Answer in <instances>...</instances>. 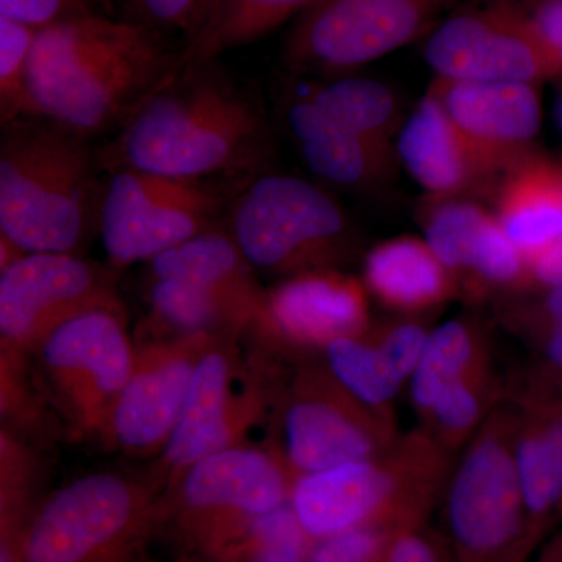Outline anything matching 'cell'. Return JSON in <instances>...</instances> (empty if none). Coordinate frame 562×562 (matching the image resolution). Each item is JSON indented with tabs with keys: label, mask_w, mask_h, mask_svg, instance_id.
Listing matches in <instances>:
<instances>
[{
	"label": "cell",
	"mask_w": 562,
	"mask_h": 562,
	"mask_svg": "<svg viewBox=\"0 0 562 562\" xmlns=\"http://www.w3.org/2000/svg\"><path fill=\"white\" fill-rule=\"evenodd\" d=\"M272 149L271 121L257 92L220 60H179L99 154L105 171L206 180L260 171Z\"/></svg>",
	"instance_id": "obj_1"
},
{
	"label": "cell",
	"mask_w": 562,
	"mask_h": 562,
	"mask_svg": "<svg viewBox=\"0 0 562 562\" xmlns=\"http://www.w3.org/2000/svg\"><path fill=\"white\" fill-rule=\"evenodd\" d=\"M180 52L162 33L103 13L41 29L29 69L33 116L91 139L116 135L176 70Z\"/></svg>",
	"instance_id": "obj_2"
},
{
	"label": "cell",
	"mask_w": 562,
	"mask_h": 562,
	"mask_svg": "<svg viewBox=\"0 0 562 562\" xmlns=\"http://www.w3.org/2000/svg\"><path fill=\"white\" fill-rule=\"evenodd\" d=\"M0 133V233L27 254H76L101 227L105 172L91 138L49 117Z\"/></svg>",
	"instance_id": "obj_3"
},
{
	"label": "cell",
	"mask_w": 562,
	"mask_h": 562,
	"mask_svg": "<svg viewBox=\"0 0 562 562\" xmlns=\"http://www.w3.org/2000/svg\"><path fill=\"white\" fill-rule=\"evenodd\" d=\"M166 520L160 482L90 473L41 501L24 562H147Z\"/></svg>",
	"instance_id": "obj_4"
},
{
	"label": "cell",
	"mask_w": 562,
	"mask_h": 562,
	"mask_svg": "<svg viewBox=\"0 0 562 562\" xmlns=\"http://www.w3.org/2000/svg\"><path fill=\"white\" fill-rule=\"evenodd\" d=\"M228 213V232L255 272L288 279L336 269L350 251L346 213L330 194L301 177H254Z\"/></svg>",
	"instance_id": "obj_5"
},
{
	"label": "cell",
	"mask_w": 562,
	"mask_h": 562,
	"mask_svg": "<svg viewBox=\"0 0 562 562\" xmlns=\"http://www.w3.org/2000/svg\"><path fill=\"white\" fill-rule=\"evenodd\" d=\"M135 353L122 310L81 314L41 344L36 380L72 438L106 441Z\"/></svg>",
	"instance_id": "obj_6"
},
{
	"label": "cell",
	"mask_w": 562,
	"mask_h": 562,
	"mask_svg": "<svg viewBox=\"0 0 562 562\" xmlns=\"http://www.w3.org/2000/svg\"><path fill=\"white\" fill-rule=\"evenodd\" d=\"M294 482L281 454L231 447L194 462L166 491V525L198 557L225 532L290 503Z\"/></svg>",
	"instance_id": "obj_7"
},
{
	"label": "cell",
	"mask_w": 562,
	"mask_h": 562,
	"mask_svg": "<svg viewBox=\"0 0 562 562\" xmlns=\"http://www.w3.org/2000/svg\"><path fill=\"white\" fill-rule=\"evenodd\" d=\"M105 173L99 236L114 268L154 260L220 224L224 198L206 180L132 168Z\"/></svg>",
	"instance_id": "obj_8"
},
{
	"label": "cell",
	"mask_w": 562,
	"mask_h": 562,
	"mask_svg": "<svg viewBox=\"0 0 562 562\" xmlns=\"http://www.w3.org/2000/svg\"><path fill=\"white\" fill-rule=\"evenodd\" d=\"M457 0H317L283 47L292 74L344 77L430 31Z\"/></svg>",
	"instance_id": "obj_9"
},
{
	"label": "cell",
	"mask_w": 562,
	"mask_h": 562,
	"mask_svg": "<svg viewBox=\"0 0 562 562\" xmlns=\"http://www.w3.org/2000/svg\"><path fill=\"white\" fill-rule=\"evenodd\" d=\"M446 514L457 562H527L535 550L513 447L497 432L482 436L465 454Z\"/></svg>",
	"instance_id": "obj_10"
},
{
	"label": "cell",
	"mask_w": 562,
	"mask_h": 562,
	"mask_svg": "<svg viewBox=\"0 0 562 562\" xmlns=\"http://www.w3.org/2000/svg\"><path fill=\"white\" fill-rule=\"evenodd\" d=\"M94 310H122L102 266L76 254H27L0 272V349L33 358L41 344Z\"/></svg>",
	"instance_id": "obj_11"
},
{
	"label": "cell",
	"mask_w": 562,
	"mask_h": 562,
	"mask_svg": "<svg viewBox=\"0 0 562 562\" xmlns=\"http://www.w3.org/2000/svg\"><path fill=\"white\" fill-rule=\"evenodd\" d=\"M239 336H217L203 353L187 401L160 453L158 482L168 491L194 462L243 446L262 413L261 397L236 353Z\"/></svg>",
	"instance_id": "obj_12"
},
{
	"label": "cell",
	"mask_w": 562,
	"mask_h": 562,
	"mask_svg": "<svg viewBox=\"0 0 562 562\" xmlns=\"http://www.w3.org/2000/svg\"><path fill=\"white\" fill-rule=\"evenodd\" d=\"M425 58L450 80L536 85L561 76L531 14L513 3L454 14L431 33Z\"/></svg>",
	"instance_id": "obj_13"
},
{
	"label": "cell",
	"mask_w": 562,
	"mask_h": 562,
	"mask_svg": "<svg viewBox=\"0 0 562 562\" xmlns=\"http://www.w3.org/2000/svg\"><path fill=\"white\" fill-rule=\"evenodd\" d=\"M217 336L224 335L202 333L139 342L106 442L136 457L160 454L179 420L199 361Z\"/></svg>",
	"instance_id": "obj_14"
},
{
	"label": "cell",
	"mask_w": 562,
	"mask_h": 562,
	"mask_svg": "<svg viewBox=\"0 0 562 562\" xmlns=\"http://www.w3.org/2000/svg\"><path fill=\"white\" fill-rule=\"evenodd\" d=\"M430 91L487 179L506 173L528 155L541 127V101L535 83L524 81H462L436 77Z\"/></svg>",
	"instance_id": "obj_15"
},
{
	"label": "cell",
	"mask_w": 562,
	"mask_h": 562,
	"mask_svg": "<svg viewBox=\"0 0 562 562\" xmlns=\"http://www.w3.org/2000/svg\"><path fill=\"white\" fill-rule=\"evenodd\" d=\"M291 505L316 541L383 519L422 524L427 512L424 495L403 490L398 480L373 460L297 476Z\"/></svg>",
	"instance_id": "obj_16"
},
{
	"label": "cell",
	"mask_w": 562,
	"mask_h": 562,
	"mask_svg": "<svg viewBox=\"0 0 562 562\" xmlns=\"http://www.w3.org/2000/svg\"><path fill=\"white\" fill-rule=\"evenodd\" d=\"M283 457L295 479L351 461L372 460L376 450L360 402L322 373L295 384L283 414Z\"/></svg>",
	"instance_id": "obj_17"
},
{
	"label": "cell",
	"mask_w": 562,
	"mask_h": 562,
	"mask_svg": "<svg viewBox=\"0 0 562 562\" xmlns=\"http://www.w3.org/2000/svg\"><path fill=\"white\" fill-rule=\"evenodd\" d=\"M368 297L360 281L336 269L288 277L266 290L250 330L292 346L327 347L368 327Z\"/></svg>",
	"instance_id": "obj_18"
},
{
	"label": "cell",
	"mask_w": 562,
	"mask_h": 562,
	"mask_svg": "<svg viewBox=\"0 0 562 562\" xmlns=\"http://www.w3.org/2000/svg\"><path fill=\"white\" fill-rule=\"evenodd\" d=\"M397 151L403 165L430 198H460L490 180L431 91L402 125Z\"/></svg>",
	"instance_id": "obj_19"
},
{
	"label": "cell",
	"mask_w": 562,
	"mask_h": 562,
	"mask_svg": "<svg viewBox=\"0 0 562 562\" xmlns=\"http://www.w3.org/2000/svg\"><path fill=\"white\" fill-rule=\"evenodd\" d=\"M286 127L306 166L333 184L360 190L379 183L390 172V147L347 131L306 94L288 101Z\"/></svg>",
	"instance_id": "obj_20"
},
{
	"label": "cell",
	"mask_w": 562,
	"mask_h": 562,
	"mask_svg": "<svg viewBox=\"0 0 562 562\" xmlns=\"http://www.w3.org/2000/svg\"><path fill=\"white\" fill-rule=\"evenodd\" d=\"M498 222L528 266L562 243V168L528 155L505 173Z\"/></svg>",
	"instance_id": "obj_21"
},
{
	"label": "cell",
	"mask_w": 562,
	"mask_h": 562,
	"mask_svg": "<svg viewBox=\"0 0 562 562\" xmlns=\"http://www.w3.org/2000/svg\"><path fill=\"white\" fill-rule=\"evenodd\" d=\"M364 281L380 302L405 313L435 308L454 288L452 276L428 244L412 236L373 247L366 257Z\"/></svg>",
	"instance_id": "obj_22"
},
{
	"label": "cell",
	"mask_w": 562,
	"mask_h": 562,
	"mask_svg": "<svg viewBox=\"0 0 562 562\" xmlns=\"http://www.w3.org/2000/svg\"><path fill=\"white\" fill-rule=\"evenodd\" d=\"M151 280H172L241 299L261 308L266 290L227 227L210 228L149 261ZM260 313V312H258Z\"/></svg>",
	"instance_id": "obj_23"
},
{
	"label": "cell",
	"mask_w": 562,
	"mask_h": 562,
	"mask_svg": "<svg viewBox=\"0 0 562 562\" xmlns=\"http://www.w3.org/2000/svg\"><path fill=\"white\" fill-rule=\"evenodd\" d=\"M149 339L190 335L241 336L260 310L241 299L172 280H151Z\"/></svg>",
	"instance_id": "obj_24"
},
{
	"label": "cell",
	"mask_w": 562,
	"mask_h": 562,
	"mask_svg": "<svg viewBox=\"0 0 562 562\" xmlns=\"http://www.w3.org/2000/svg\"><path fill=\"white\" fill-rule=\"evenodd\" d=\"M317 0H211L209 10L180 52V61L220 60L225 52L261 40Z\"/></svg>",
	"instance_id": "obj_25"
},
{
	"label": "cell",
	"mask_w": 562,
	"mask_h": 562,
	"mask_svg": "<svg viewBox=\"0 0 562 562\" xmlns=\"http://www.w3.org/2000/svg\"><path fill=\"white\" fill-rule=\"evenodd\" d=\"M314 542L290 502L225 532L198 557L205 562H306Z\"/></svg>",
	"instance_id": "obj_26"
},
{
	"label": "cell",
	"mask_w": 562,
	"mask_h": 562,
	"mask_svg": "<svg viewBox=\"0 0 562 562\" xmlns=\"http://www.w3.org/2000/svg\"><path fill=\"white\" fill-rule=\"evenodd\" d=\"M333 121L376 146L391 147L402 114L394 92L380 81L338 77L306 92Z\"/></svg>",
	"instance_id": "obj_27"
},
{
	"label": "cell",
	"mask_w": 562,
	"mask_h": 562,
	"mask_svg": "<svg viewBox=\"0 0 562 562\" xmlns=\"http://www.w3.org/2000/svg\"><path fill=\"white\" fill-rule=\"evenodd\" d=\"M40 464L20 435L0 428V562H24V542L40 506Z\"/></svg>",
	"instance_id": "obj_28"
},
{
	"label": "cell",
	"mask_w": 562,
	"mask_h": 562,
	"mask_svg": "<svg viewBox=\"0 0 562 562\" xmlns=\"http://www.w3.org/2000/svg\"><path fill=\"white\" fill-rule=\"evenodd\" d=\"M532 549L562 520V479L539 420L525 425L513 446Z\"/></svg>",
	"instance_id": "obj_29"
},
{
	"label": "cell",
	"mask_w": 562,
	"mask_h": 562,
	"mask_svg": "<svg viewBox=\"0 0 562 562\" xmlns=\"http://www.w3.org/2000/svg\"><path fill=\"white\" fill-rule=\"evenodd\" d=\"M490 211L461 198H430L422 209L425 243L452 279L469 280Z\"/></svg>",
	"instance_id": "obj_30"
},
{
	"label": "cell",
	"mask_w": 562,
	"mask_h": 562,
	"mask_svg": "<svg viewBox=\"0 0 562 562\" xmlns=\"http://www.w3.org/2000/svg\"><path fill=\"white\" fill-rule=\"evenodd\" d=\"M473 357L475 339L468 325L450 321L432 330L412 376L414 403L424 412H430L447 386L468 379Z\"/></svg>",
	"instance_id": "obj_31"
},
{
	"label": "cell",
	"mask_w": 562,
	"mask_h": 562,
	"mask_svg": "<svg viewBox=\"0 0 562 562\" xmlns=\"http://www.w3.org/2000/svg\"><path fill=\"white\" fill-rule=\"evenodd\" d=\"M325 355L333 379L362 405L382 406L401 390L403 380L382 350L360 336L336 339L325 347Z\"/></svg>",
	"instance_id": "obj_32"
},
{
	"label": "cell",
	"mask_w": 562,
	"mask_h": 562,
	"mask_svg": "<svg viewBox=\"0 0 562 562\" xmlns=\"http://www.w3.org/2000/svg\"><path fill=\"white\" fill-rule=\"evenodd\" d=\"M32 358L0 349V413L2 427L22 435L44 430L49 414L38 380L32 376Z\"/></svg>",
	"instance_id": "obj_33"
},
{
	"label": "cell",
	"mask_w": 562,
	"mask_h": 562,
	"mask_svg": "<svg viewBox=\"0 0 562 562\" xmlns=\"http://www.w3.org/2000/svg\"><path fill=\"white\" fill-rule=\"evenodd\" d=\"M36 32L0 16V127L33 116L29 69Z\"/></svg>",
	"instance_id": "obj_34"
},
{
	"label": "cell",
	"mask_w": 562,
	"mask_h": 562,
	"mask_svg": "<svg viewBox=\"0 0 562 562\" xmlns=\"http://www.w3.org/2000/svg\"><path fill=\"white\" fill-rule=\"evenodd\" d=\"M420 524L383 519L314 542L306 562H384L394 542Z\"/></svg>",
	"instance_id": "obj_35"
},
{
	"label": "cell",
	"mask_w": 562,
	"mask_h": 562,
	"mask_svg": "<svg viewBox=\"0 0 562 562\" xmlns=\"http://www.w3.org/2000/svg\"><path fill=\"white\" fill-rule=\"evenodd\" d=\"M92 13H102L98 0H0V16L35 31Z\"/></svg>",
	"instance_id": "obj_36"
},
{
	"label": "cell",
	"mask_w": 562,
	"mask_h": 562,
	"mask_svg": "<svg viewBox=\"0 0 562 562\" xmlns=\"http://www.w3.org/2000/svg\"><path fill=\"white\" fill-rule=\"evenodd\" d=\"M202 0H127L131 21L154 31L183 32L190 36L198 21Z\"/></svg>",
	"instance_id": "obj_37"
},
{
	"label": "cell",
	"mask_w": 562,
	"mask_h": 562,
	"mask_svg": "<svg viewBox=\"0 0 562 562\" xmlns=\"http://www.w3.org/2000/svg\"><path fill=\"white\" fill-rule=\"evenodd\" d=\"M432 417L449 432L469 430L482 413V402L468 379L447 386L432 403Z\"/></svg>",
	"instance_id": "obj_38"
},
{
	"label": "cell",
	"mask_w": 562,
	"mask_h": 562,
	"mask_svg": "<svg viewBox=\"0 0 562 562\" xmlns=\"http://www.w3.org/2000/svg\"><path fill=\"white\" fill-rule=\"evenodd\" d=\"M428 335L430 333H427L422 325L405 322V324L394 325L390 330H386L380 342L376 344V347L382 350L384 358L390 361L403 382L406 379H412L414 371H416Z\"/></svg>",
	"instance_id": "obj_39"
},
{
	"label": "cell",
	"mask_w": 562,
	"mask_h": 562,
	"mask_svg": "<svg viewBox=\"0 0 562 562\" xmlns=\"http://www.w3.org/2000/svg\"><path fill=\"white\" fill-rule=\"evenodd\" d=\"M384 562H457L449 542L419 528L405 532L394 542Z\"/></svg>",
	"instance_id": "obj_40"
},
{
	"label": "cell",
	"mask_w": 562,
	"mask_h": 562,
	"mask_svg": "<svg viewBox=\"0 0 562 562\" xmlns=\"http://www.w3.org/2000/svg\"><path fill=\"white\" fill-rule=\"evenodd\" d=\"M531 20L562 74V0H541Z\"/></svg>",
	"instance_id": "obj_41"
},
{
	"label": "cell",
	"mask_w": 562,
	"mask_h": 562,
	"mask_svg": "<svg viewBox=\"0 0 562 562\" xmlns=\"http://www.w3.org/2000/svg\"><path fill=\"white\" fill-rule=\"evenodd\" d=\"M531 327L546 336L562 325V286L546 288L542 297L528 306L525 312Z\"/></svg>",
	"instance_id": "obj_42"
},
{
	"label": "cell",
	"mask_w": 562,
	"mask_h": 562,
	"mask_svg": "<svg viewBox=\"0 0 562 562\" xmlns=\"http://www.w3.org/2000/svg\"><path fill=\"white\" fill-rule=\"evenodd\" d=\"M560 392V391H558ZM560 469L562 479V394L542 397L535 413Z\"/></svg>",
	"instance_id": "obj_43"
},
{
	"label": "cell",
	"mask_w": 562,
	"mask_h": 562,
	"mask_svg": "<svg viewBox=\"0 0 562 562\" xmlns=\"http://www.w3.org/2000/svg\"><path fill=\"white\" fill-rule=\"evenodd\" d=\"M532 284L542 288L562 286V243L530 266Z\"/></svg>",
	"instance_id": "obj_44"
},
{
	"label": "cell",
	"mask_w": 562,
	"mask_h": 562,
	"mask_svg": "<svg viewBox=\"0 0 562 562\" xmlns=\"http://www.w3.org/2000/svg\"><path fill=\"white\" fill-rule=\"evenodd\" d=\"M543 355L549 371H562V325L543 336Z\"/></svg>",
	"instance_id": "obj_45"
},
{
	"label": "cell",
	"mask_w": 562,
	"mask_h": 562,
	"mask_svg": "<svg viewBox=\"0 0 562 562\" xmlns=\"http://www.w3.org/2000/svg\"><path fill=\"white\" fill-rule=\"evenodd\" d=\"M27 255L20 244L13 241L9 236L0 233V272L7 271L11 266Z\"/></svg>",
	"instance_id": "obj_46"
},
{
	"label": "cell",
	"mask_w": 562,
	"mask_h": 562,
	"mask_svg": "<svg viewBox=\"0 0 562 562\" xmlns=\"http://www.w3.org/2000/svg\"><path fill=\"white\" fill-rule=\"evenodd\" d=\"M539 562H562V530L547 543Z\"/></svg>",
	"instance_id": "obj_47"
},
{
	"label": "cell",
	"mask_w": 562,
	"mask_h": 562,
	"mask_svg": "<svg viewBox=\"0 0 562 562\" xmlns=\"http://www.w3.org/2000/svg\"><path fill=\"white\" fill-rule=\"evenodd\" d=\"M99 10L106 16L114 18L116 10H114V0H98Z\"/></svg>",
	"instance_id": "obj_48"
},
{
	"label": "cell",
	"mask_w": 562,
	"mask_h": 562,
	"mask_svg": "<svg viewBox=\"0 0 562 562\" xmlns=\"http://www.w3.org/2000/svg\"><path fill=\"white\" fill-rule=\"evenodd\" d=\"M210 3H211V0H202L201 9H199L198 21H195L194 31L191 32V35H192V33L198 31L199 25H201L203 16H205L206 10H209ZM190 36H188V38H190Z\"/></svg>",
	"instance_id": "obj_49"
},
{
	"label": "cell",
	"mask_w": 562,
	"mask_h": 562,
	"mask_svg": "<svg viewBox=\"0 0 562 562\" xmlns=\"http://www.w3.org/2000/svg\"><path fill=\"white\" fill-rule=\"evenodd\" d=\"M172 562H205L202 558L195 557V554H183L179 560Z\"/></svg>",
	"instance_id": "obj_50"
},
{
	"label": "cell",
	"mask_w": 562,
	"mask_h": 562,
	"mask_svg": "<svg viewBox=\"0 0 562 562\" xmlns=\"http://www.w3.org/2000/svg\"><path fill=\"white\" fill-rule=\"evenodd\" d=\"M552 373L554 382L562 383V371H550Z\"/></svg>",
	"instance_id": "obj_51"
}]
</instances>
